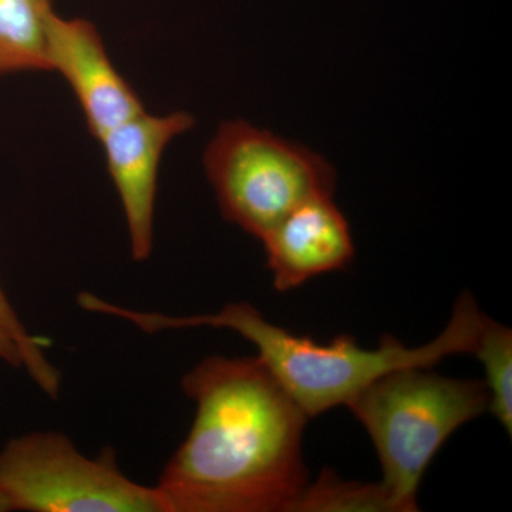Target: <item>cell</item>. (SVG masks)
Masks as SVG:
<instances>
[{
	"mask_svg": "<svg viewBox=\"0 0 512 512\" xmlns=\"http://www.w3.org/2000/svg\"><path fill=\"white\" fill-rule=\"evenodd\" d=\"M0 360L8 363L9 366L20 369L23 367L22 355L16 343L9 338L5 330L0 329Z\"/></svg>",
	"mask_w": 512,
	"mask_h": 512,
	"instance_id": "13",
	"label": "cell"
},
{
	"mask_svg": "<svg viewBox=\"0 0 512 512\" xmlns=\"http://www.w3.org/2000/svg\"><path fill=\"white\" fill-rule=\"evenodd\" d=\"M53 0H0V74L47 72Z\"/></svg>",
	"mask_w": 512,
	"mask_h": 512,
	"instance_id": "9",
	"label": "cell"
},
{
	"mask_svg": "<svg viewBox=\"0 0 512 512\" xmlns=\"http://www.w3.org/2000/svg\"><path fill=\"white\" fill-rule=\"evenodd\" d=\"M261 241L278 292L292 291L320 275L345 269L355 256L349 222L333 195L303 202Z\"/></svg>",
	"mask_w": 512,
	"mask_h": 512,
	"instance_id": "8",
	"label": "cell"
},
{
	"mask_svg": "<svg viewBox=\"0 0 512 512\" xmlns=\"http://www.w3.org/2000/svg\"><path fill=\"white\" fill-rule=\"evenodd\" d=\"M291 512H400L392 495L380 483L345 481L323 470L315 483L303 488Z\"/></svg>",
	"mask_w": 512,
	"mask_h": 512,
	"instance_id": "10",
	"label": "cell"
},
{
	"mask_svg": "<svg viewBox=\"0 0 512 512\" xmlns=\"http://www.w3.org/2000/svg\"><path fill=\"white\" fill-rule=\"evenodd\" d=\"M192 126L194 119L185 111L154 116L144 110L99 140L123 205L136 261H146L153 252L157 178L165 147Z\"/></svg>",
	"mask_w": 512,
	"mask_h": 512,
	"instance_id": "6",
	"label": "cell"
},
{
	"mask_svg": "<svg viewBox=\"0 0 512 512\" xmlns=\"http://www.w3.org/2000/svg\"><path fill=\"white\" fill-rule=\"evenodd\" d=\"M346 407L365 427L400 512H414L421 478L454 431L488 410L483 380L451 379L431 367L393 370Z\"/></svg>",
	"mask_w": 512,
	"mask_h": 512,
	"instance_id": "3",
	"label": "cell"
},
{
	"mask_svg": "<svg viewBox=\"0 0 512 512\" xmlns=\"http://www.w3.org/2000/svg\"><path fill=\"white\" fill-rule=\"evenodd\" d=\"M46 59L49 72L56 70L72 87L97 140L146 110L111 63L93 23L53 13L47 25Z\"/></svg>",
	"mask_w": 512,
	"mask_h": 512,
	"instance_id": "7",
	"label": "cell"
},
{
	"mask_svg": "<svg viewBox=\"0 0 512 512\" xmlns=\"http://www.w3.org/2000/svg\"><path fill=\"white\" fill-rule=\"evenodd\" d=\"M0 491L12 511L167 512L156 487L124 476L114 451L83 456L55 431L26 434L2 448Z\"/></svg>",
	"mask_w": 512,
	"mask_h": 512,
	"instance_id": "5",
	"label": "cell"
},
{
	"mask_svg": "<svg viewBox=\"0 0 512 512\" xmlns=\"http://www.w3.org/2000/svg\"><path fill=\"white\" fill-rule=\"evenodd\" d=\"M183 389L195 417L156 485L165 511L291 512L309 419L258 356L207 357Z\"/></svg>",
	"mask_w": 512,
	"mask_h": 512,
	"instance_id": "1",
	"label": "cell"
},
{
	"mask_svg": "<svg viewBox=\"0 0 512 512\" xmlns=\"http://www.w3.org/2000/svg\"><path fill=\"white\" fill-rule=\"evenodd\" d=\"M474 355L484 367L488 412L512 433V332L485 316Z\"/></svg>",
	"mask_w": 512,
	"mask_h": 512,
	"instance_id": "11",
	"label": "cell"
},
{
	"mask_svg": "<svg viewBox=\"0 0 512 512\" xmlns=\"http://www.w3.org/2000/svg\"><path fill=\"white\" fill-rule=\"evenodd\" d=\"M0 329L5 330L9 338L18 346L22 355L23 369L32 377L33 382L47 396L56 399L62 386V376L45 355L43 348L46 342L42 338L30 335L25 325L20 322L2 288H0Z\"/></svg>",
	"mask_w": 512,
	"mask_h": 512,
	"instance_id": "12",
	"label": "cell"
},
{
	"mask_svg": "<svg viewBox=\"0 0 512 512\" xmlns=\"http://www.w3.org/2000/svg\"><path fill=\"white\" fill-rule=\"evenodd\" d=\"M87 308L127 320L150 335L191 328L234 330L258 349V359L308 419L333 407L346 406L365 387L393 370L434 367L444 357L473 353L485 318L473 295L463 292L446 329L427 345L407 348L393 336L384 335L377 349L370 350L357 345L350 335L320 345L268 322L247 302L229 303L215 313L171 316L133 311L94 295Z\"/></svg>",
	"mask_w": 512,
	"mask_h": 512,
	"instance_id": "2",
	"label": "cell"
},
{
	"mask_svg": "<svg viewBox=\"0 0 512 512\" xmlns=\"http://www.w3.org/2000/svg\"><path fill=\"white\" fill-rule=\"evenodd\" d=\"M8 511H12V508H10L8 498H6L2 491H0V512Z\"/></svg>",
	"mask_w": 512,
	"mask_h": 512,
	"instance_id": "14",
	"label": "cell"
},
{
	"mask_svg": "<svg viewBox=\"0 0 512 512\" xmlns=\"http://www.w3.org/2000/svg\"><path fill=\"white\" fill-rule=\"evenodd\" d=\"M204 167L225 220L258 239L303 202L335 194L326 158L247 121L218 128Z\"/></svg>",
	"mask_w": 512,
	"mask_h": 512,
	"instance_id": "4",
	"label": "cell"
}]
</instances>
